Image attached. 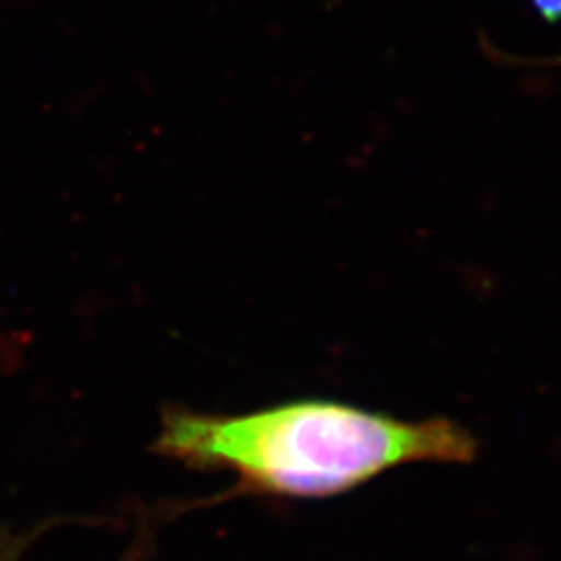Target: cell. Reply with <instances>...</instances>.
<instances>
[{"mask_svg": "<svg viewBox=\"0 0 561 561\" xmlns=\"http://www.w3.org/2000/svg\"><path fill=\"white\" fill-rule=\"evenodd\" d=\"M479 443L451 419L405 421L345 401H287L250 414L164 416L157 451L222 468L241 486L287 500H331L412 463H472Z\"/></svg>", "mask_w": 561, "mask_h": 561, "instance_id": "cell-1", "label": "cell"}, {"mask_svg": "<svg viewBox=\"0 0 561 561\" xmlns=\"http://www.w3.org/2000/svg\"><path fill=\"white\" fill-rule=\"evenodd\" d=\"M505 60L510 62H522V65H539V67H560L561 69V53L560 55H553V57H541V59H514V57H505Z\"/></svg>", "mask_w": 561, "mask_h": 561, "instance_id": "cell-4", "label": "cell"}, {"mask_svg": "<svg viewBox=\"0 0 561 561\" xmlns=\"http://www.w3.org/2000/svg\"><path fill=\"white\" fill-rule=\"evenodd\" d=\"M533 11L549 25L561 23V0H528Z\"/></svg>", "mask_w": 561, "mask_h": 561, "instance_id": "cell-3", "label": "cell"}, {"mask_svg": "<svg viewBox=\"0 0 561 561\" xmlns=\"http://www.w3.org/2000/svg\"><path fill=\"white\" fill-rule=\"evenodd\" d=\"M27 542L30 539H25V537H18L7 530H0V561H20Z\"/></svg>", "mask_w": 561, "mask_h": 561, "instance_id": "cell-2", "label": "cell"}]
</instances>
